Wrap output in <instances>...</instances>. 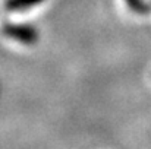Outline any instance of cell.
Returning <instances> with one entry per match:
<instances>
[{"instance_id": "cell-3", "label": "cell", "mask_w": 151, "mask_h": 149, "mask_svg": "<svg viewBox=\"0 0 151 149\" xmlns=\"http://www.w3.org/2000/svg\"><path fill=\"white\" fill-rule=\"evenodd\" d=\"M125 3L129 10L137 15H147L150 12V4L145 0H125Z\"/></svg>"}, {"instance_id": "cell-1", "label": "cell", "mask_w": 151, "mask_h": 149, "mask_svg": "<svg viewBox=\"0 0 151 149\" xmlns=\"http://www.w3.org/2000/svg\"><path fill=\"white\" fill-rule=\"evenodd\" d=\"M1 32L6 38L21 44V46H35L40 40L38 29L31 24H4L1 28Z\"/></svg>"}, {"instance_id": "cell-2", "label": "cell", "mask_w": 151, "mask_h": 149, "mask_svg": "<svg viewBox=\"0 0 151 149\" xmlns=\"http://www.w3.org/2000/svg\"><path fill=\"white\" fill-rule=\"evenodd\" d=\"M46 0H6L4 7L10 12H24L41 4Z\"/></svg>"}]
</instances>
